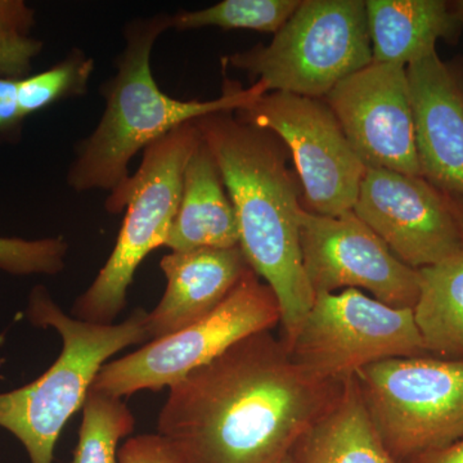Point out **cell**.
Segmentation results:
<instances>
[{
    "label": "cell",
    "mask_w": 463,
    "mask_h": 463,
    "mask_svg": "<svg viewBox=\"0 0 463 463\" xmlns=\"http://www.w3.org/2000/svg\"><path fill=\"white\" fill-rule=\"evenodd\" d=\"M304 269L315 294L354 288L392 307L413 309L420 273L399 260L353 210L337 216L300 213Z\"/></svg>",
    "instance_id": "8fae6325"
},
{
    "label": "cell",
    "mask_w": 463,
    "mask_h": 463,
    "mask_svg": "<svg viewBox=\"0 0 463 463\" xmlns=\"http://www.w3.org/2000/svg\"><path fill=\"white\" fill-rule=\"evenodd\" d=\"M239 224L214 155L201 137L184 175L165 248L172 251L239 248Z\"/></svg>",
    "instance_id": "2e32d148"
},
{
    "label": "cell",
    "mask_w": 463,
    "mask_h": 463,
    "mask_svg": "<svg viewBox=\"0 0 463 463\" xmlns=\"http://www.w3.org/2000/svg\"><path fill=\"white\" fill-rule=\"evenodd\" d=\"M365 167L422 176L407 66L373 62L326 97Z\"/></svg>",
    "instance_id": "7c38bea8"
},
{
    "label": "cell",
    "mask_w": 463,
    "mask_h": 463,
    "mask_svg": "<svg viewBox=\"0 0 463 463\" xmlns=\"http://www.w3.org/2000/svg\"><path fill=\"white\" fill-rule=\"evenodd\" d=\"M33 11L23 0H0V78L29 75L42 42L32 36Z\"/></svg>",
    "instance_id": "603a6c76"
},
{
    "label": "cell",
    "mask_w": 463,
    "mask_h": 463,
    "mask_svg": "<svg viewBox=\"0 0 463 463\" xmlns=\"http://www.w3.org/2000/svg\"><path fill=\"white\" fill-rule=\"evenodd\" d=\"M18 80L0 78V134L14 132L24 120L18 100Z\"/></svg>",
    "instance_id": "484cf974"
},
{
    "label": "cell",
    "mask_w": 463,
    "mask_h": 463,
    "mask_svg": "<svg viewBox=\"0 0 463 463\" xmlns=\"http://www.w3.org/2000/svg\"><path fill=\"white\" fill-rule=\"evenodd\" d=\"M285 344L295 364L327 381L352 379L388 359L430 355L413 309L386 306L354 288L317 294Z\"/></svg>",
    "instance_id": "9c48e42d"
},
{
    "label": "cell",
    "mask_w": 463,
    "mask_h": 463,
    "mask_svg": "<svg viewBox=\"0 0 463 463\" xmlns=\"http://www.w3.org/2000/svg\"><path fill=\"white\" fill-rule=\"evenodd\" d=\"M401 463H463V437L449 446L412 457Z\"/></svg>",
    "instance_id": "4316f807"
},
{
    "label": "cell",
    "mask_w": 463,
    "mask_h": 463,
    "mask_svg": "<svg viewBox=\"0 0 463 463\" xmlns=\"http://www.w3.org/2000/svg\"><path fill=\"white\" fill-rule=\"evenodd\" d=\"M422 178L446 197L463 196V67L437 50L407 66Z\"/></svg>",
    "instance_id": "5bb4252c"
},
{
    "label": "cell",
    "mask_w": 463,
    "mask_h": 463,
    "mask_svg": "<svg viewBox=\"0 0 463 463\" xmlns=\"http://www.w3.org/2000/svg\"><path fill=\"white\" fill-rule=\"evenodd\" d=\"M444 196V194H443ZM446 197V196H444ZM448 205L452 210V214L455 216L457 224H458L459 231H461L463 239V196L461 197H446Z\"/></svg>",
    "instance_id": "83f0119b"
},
{
    "label": "cell",
    "mask_w": 463,
    "mask_h": 463,
    "mask_svg": "<svg viewBox=\"0 0 463 463\" xmlns=\"http://www.w3.org/2000/svg\"><path fill=\"white\" fill-rule=\"evenodd\" d=\"M214 155L239 224L240 249L276 295L282 339L294 336L315 301L300 245L297 179L288 148L272 132L216 112L194 121Z\"/></svg>",
    "instance_id": "7a4b0ae2"
},
{
    "label": "cell",
    "mask_w": 463,
    "mask_h": 463,
    "mask_svg": "<svg viewBox=\"0 0 463 463\" xmlns=\"http://www.w3.org/2000/svg\"><path fill=\"white\" fill-rule=\"evenodd\" d=\"M201 141L194 121L176 128L143 151L137 172L109 194L106 210L124 213L115 248L90 288L76 298L72 317L112 325L127 306L128 288L149 252L165 246L181 203L183 175Z\"/></svg>",
    "instance_id": "5b68a950"
},
{
    "label": "cell",
    "mask_w": 463,
    "mask_h": 463,
    "mask_svg": "<svg viewBox=\"0 0 463 463\" xmlns=\"http://www.w3.org/2000/svg\"><path fill=\"white\" fill-rule=\"evenodd\" d=\"M118 463H181L172 443L160 434L137 435L118 448Z\"/></svg>",
    "instance_id": "d4e9b609"
},
{
    "label": "cell",
    "mask_w": 463,
    "mask_h": 463,
    "mask_svg": "<svg viewBox=\"0 0 463 463\" xmlns=\"http://www.w3.org/2000/svg\"><path fill=\"white\" fill-rule=\"evenodd\" d=\"M365 9L373 62L408 66L462 32L447 0H368Z\"/></svg>",
    "instance_id": "e0dca14e"
},
{
    "label": "cell",
    "mask_w": 463,
    "mask_h": 463,
    "mask_svg": "<svg viewBox=\"0 0 463 463\" xmlns=\"http://www.w3.org/2000/svg\"><path fill=\"white\" fill-rule=\"evenodd\" d=\"M166 289L147 316L149 341L163 339L210 315L251 268L242 250L172 251L160 261Z\"/></svg>",
    "instance_id": "9a60e30c"
},
{
    "label": "cell",
    "mask_w": 463,
    "mask_h": 463,
    "mask_svg": "<svg viewBox=\"0 0 463 463\" xmlns=\"http://www.w3.org/2000/svg\"><path fill=\"white\" fill-rule=\"evenodd\" d=\"M353 212L416 270L463 248L446 197L422 176L367 167Z\"/></svg>",
    "instance_id": "4fadbf2b"
},
{
    "label": "cell",
    "mask_w": 463,
    "mask_h": 463,
    "mask_svg": "<svg viewBox=\"0 0 463 463\" xmlns=\"http://www.w3.org/2000/svg\"><path fill=\"white\" fill-rule=\"evenodd\" d=\"M67 251L62 236L32 241L0 237V269L14 276H56L65 269Z\"/></svg>",
    "instance_id": "cb8c5ba5"
},
{
    "label": "cell",
    "mask_w": 463,
    "mask_h": 463,
    "mask_svg": "<svg viewBox=\"0 0 463 463\" xmlns=\"http://www.w3.org/2000/svg\"><path fill=\"white\" fill-rule=\"evenodd\" d=\"M93 71V58L75 48L51 69L20 79L18 100L24 118L50 108L58 100L83 96Z\"/></svg>",
    "instance_id": "7402d4cb"
},
{
    "label": "cell",
    "mask_w": 463,
    "mask_h": 463,
    "mask_svg": "<svg viewBox=\"0 0 463 463\" xmlns=\"http://www.w3.org/2000/svg\"><path fill=\"white\" fill-rule=\"evenodd\" d=\"M346 381L307 373L282 337L258 332L170 386L157 434L181 463H279Z\"/></svg>",
    "instance_id": "6da1fadb"
},
{
    "label": "cell",
    "mask_w": 463,
    "mask_h": 463,
    "mask_svg": "<svg viewBox=\"0 0 463 463\" xmlns=\"http://www.w3.org/2000/svg\"><path fill=\"white\" fill-rule=\"evenodd\" d=\"M281 325L272 289L250 269L216 309L188 327L145 344L100 368L91 389L114 398L160 392L214 361L239 341Z\"/></svg>",
    "instance_id": "ba28073f"
},
{
    "label": "cell",
    "mask_w": 463,
    "mask_h": 463,
    "mask_svg": "<svg viewBox=\"0 0 463 463\" xmlns=\"http://www.w3.org/2000/svg\"><path fill=\"white\" fill-rule=\"evenodd\" d=\"M279 463H294V461H292L291 457L288 455L286 457V458H283L282 461H279Z\"/></svg>",
    "instance_id": "f546056e"
},
{
    "label": "cell",
    "mask_w": 463,
    "mask_h": 463,
    "mask_svg": "<svg viewBox=\"0 0 463 463\" xmlns=\"http://www.w3.org/2000/svg\"><path fill=\"white\" fill-rule=\"evenodd\" d=\"M236 116L269 130L291 152L309 212L337 216L353 210L367 167L326 100L269 91Z\"/></svg>",
    "instance_id": "30bf717a"
},
{
    "label": "cell",
    "mask_w": 463,
    "mask_h": 463,
    "mask_svg": "<svg viewBox=\"0 0 463 463\" xmlns=\"http://www.w3.org/2000/svg\"><path fill=\"white\" fill-rule=\"evenodd\" d=\"M450 3H452V7L455 9L457 17H458L463 30V0H453V2Z\"/></svg>",
    "instance_id": "f1b7e54d"
},
{
    "label": "cell",
    "mask_w": 463,
    "mask_h": 463,
    "mask_svg": "<svg viewBox=\"0 0 463 463\" xmlns=\"http://www.w3.org/2000/svg\"><path fill=\"white\" fill-rule=\"evenodd\" d=\"M289 457L294 463H398L374 430L354 376L301 435Z\"/></svg>",
    "instance_id": "ac0fdd59"
},
{
    "label": "cell",
    "mask_w": 463,
    "mask_h": 463,
    "mask_svg": "<svg viewBox=\"0 0 463 463\" xmlns=\"http://www.w3.org/2000/svg\"><path fill=\"white\" fill-rule=\"evenodd\" d=\"M136 419L123 399L90 390L70 463H118V443L134 431Z\"/></svg>",
    "instance_id": "ffe728a7"
},
{
    "label": "cell",
    "mask_w": 463,
    "mask_h": 463,
    "mask_svg": "<svg viewBox=\"0 0 463 463\" xmlns=\"http://www.w3.org/2000/svg\"><path fill=\"white\" fill-rule=\"evenodd\" d=\"M354 379L374 430L398 463L463 437V359H388Z\"/></svg>",
    "instance_id": "52a82bcc"
},
{
    "label": "cell",
    "mask_w": 463,
    "mask_h": 463,
    "mask_svg": "<svg viewBox=\"0 0 463 463\" xmlns=\"http://www.w3.org/2000/svg\"><path fill=\"white\" fill-rule=\"evenodd\" d=\"M173 29L166 14L136 18L124 30L125 48L114 78L100 87L106 109L94 132L76 147L67 183L76 192L109 191L129 181V164L138 152L182 125L216 112L248 109L268 93L261 81L243 88L225 80L223 93L210 100H181L158 87L151 54L158 36Z\"/></svg>",
    "instance_id": "3957f363"
},
{
    "label": "cell",
    "mask_w": 463,
    "mask_h": 463,
    "mask_svg": "<svg viewBox=\"0 0 463 463\" xmlns=\"http://www.w3.org/2000/svg\"><path fill=\"white\" fill-rule=\"evenodd\" d=\"M301 0H224L200 11L173 14V29L254 30L276 33L294 14Z\"/></svg>",
    "instance_id": "44dd1931"
},
{
    "label": "cell",
    "mask_w": 463,
    "mask_h": 463,
    "mask_svg": "<svg viewBox=\"0 0 463 463\" xmlns=\"http://www.w3.org/2000/svg\"><path fill=\"white\" fill-rule=\"evenodd\" d=\"M142 307L118 325H99L66 315L43 286L32 289L26 317L35 327L54 328L62 352L39 379L0 392V428L25 447L30 463H53L67 421L83 408L100 368L125 347L149 341Z\"/></svg>",
    "instance_id": "277c9868"
},
{
    "label": "cell",
    "mask_w": 463,
    "mask_h": 463,
    "mask_svg": "<svg viewBox=\"0 0 463 463\" xmlns=\"http://www.w3.org/2000/svg\"><path fill=\"white\" fill-rule=\"evenodd\" d=\"M419 273L413 313L429 354L463 359V248Z\"/></svg>",
    "instance_id": "d6986e66"
},
{
    "label": "cell",
    "mask_w": 463,
    "mask_h": 463,
    "mask_svg": "<svg viewBox=\"0 0 463 463\" xmlns=\"http://www.w3.org/2000/svg\"><path fill=\"white\" fill-rule=\"evenodd\" d=\"M269 91L319 99L373 63L364 0H301L269 44L223 58Z\"/></svg>",
    "instance_id": "8992f818"
}]
</instances>
